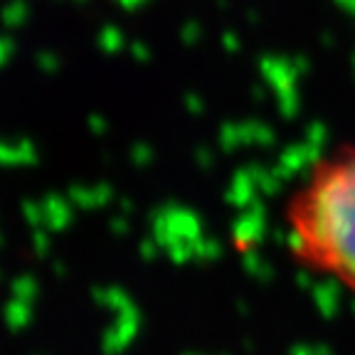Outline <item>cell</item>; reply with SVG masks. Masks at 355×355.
I'll return each instance as SVG.
<instances>
[{
	"label": "cell",
	"instance_id": "1",
	"mask_svg": "<svg viewBox=\"0 0 355 355\" xmlns=\"http://www.w3.org/2000/svg\"><path fill=\"white\" fill-rule=\"evenodd\" d=\"M284 234L306 272L355 299V144L306 168L284 205Z\"/></svg>",
	"mask_w": 355,
	"mask_h": 355
}]
</instances>
